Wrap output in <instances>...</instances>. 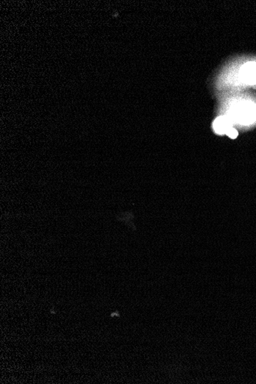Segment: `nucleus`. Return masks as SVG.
Instances as JSON below:
<instances>
[{"label":"nucleus","instance_id":"obj_3","mask_svg":"<svg viewBox=\"0 0 256 384\" xmlns=\"http://www.w3.org/2000/svg\"><path fill=\"white\" fill-rule=\"evenodd\" d=\"M232 127V120L229 117H218L213 122V129L217 134H226Z\"/></svg>","mask_w":256,"mask_h":384},{"label":"nucleus","instance_id":"obj_1","mask_svg":"<svg viewBox=\"0 0 256 384\" xmlns=\"http://www.w3.org/2000/svg\"><path fill=\"white\" fill-rule=\"evenodd\" d=\"M230 118V117H229ZM231 120H235L240 124H252L256 120V105L250 101H242L232 107Z\"/></svg>","mask_w":256,"mask_h":384},{"label":"nucleus","instance_id":"obj_4","mask_svg":"<svg viewBox=\"0 0 256 384\" xmlns=\"http://www.w3.org/2000/svg\"><path fill=\"white\" fill-rule=\"evenodd\" d=\"M226 134H227L230 138L235 139V137L238 136V131H237L235 128L232 127L227 133H226Z\"/></svg>","mask_w":256,"mask_h":384},{"label":"nucleus","instance_id":"obj_2","mask_svg":"<svg viewBox=\"0 0 256 384\" xmlns=\"http://www.w3.org/2000/svg\"><path fill=\"white\" fill-rule=\"evenodd\" d=\"M242 80L249 85L256 84V62H248L245 64L240 71Z\"/></svg>","mask_w":256,"mask_h":384}]
</instances>
